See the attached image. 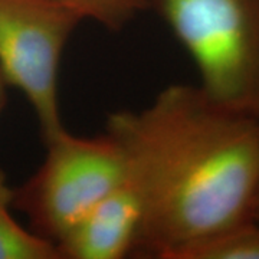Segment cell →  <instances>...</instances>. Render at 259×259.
<instances>
[{"instance_id":"obj_8","label":"cell","mask_w":259,"mask_h":259,"mask_svg":"<svg viewBox=\"0 0 259 259\" xmlns=\"http://www.w3.org/2000/svg\"><path fill=\"white\" fill-rule=\"evenodd\" d=\"M75 10L83 20L110 32H121L148 10L147 0H51Z\"/></svg>"},{"instance_id":"obj_6","label":"cell","mask_w":259,"mask_h":259,"mask_svg":"<svg viewBox=\"0 0 259 259\" xmlns=\"http://www.w3.org/2000/svg\"><path fill=\"white\" fill-rule=\"evenodd\" d=\"M13 193L15 187L0 170V259H59L52 242L15 219L12 213Z\"/></svg>"},{"instance_id":"obj_1","label":"cell","mask_w":259,"mask_h":259,"mask_svg":"<svg viewBox=\"0 0 259 259\" xmlns=\"http://www.w3.org/2000/svg\"><path fill=\"white\" fill-rule=\"evenodd\" d=\"M107 133L125 156L143 204L136 253L179 255L253 218L259 120L225 108L199 85H168L139 111H115Z\"/></svg>"},{"instance_id":"obj_5","label":"cell","mask_w":259,"mask_h":259,"mask_svg":"<svg viewBox=\"0 0 259 259\" xmlns=\"http://www.w3.org/2000/svg\"><path fill=\"white\" fill-rule=\"evenodd\" d=\"M143 204L128 179L83 214L55 243L59 259H122L136 253Z\"/></svg>"},{"instance_id":"obj_9","label":"cell","mask_w":259,"mask_h":259,"mask_svg":"<svg viewBox=\"0 0 259 259\" xmlns=\"http://www.w3.org/2000/svg\"><path fill=\"white\" fill-rule=\"evenodd\" d=\"M8 88H9V85H8L5 76H3L2 71H0V114L5 110L6 102H8Z\"/></svg>"},{"instance_id":"obj_3","label":"cell","mask_w":259,"mask_h":259,"mask_svg":"<svg viewBox=\"0 0 259 259\" xmlns=\"http://www.w3.org/2000/svg\"><path fill=\"white\" fill-rule=\"evenodd\" d=\"M44 163L15 187L13 207L29 228L55 245L88 210L128 179L120 144L107 131L78 137L65 128L45 141Z\"/></svg>"},{"instance_id":"obj_2","label":"cell","mask_w":259,"mask_h":259,"mask_svg":"<svg viewBox=\"0 0 259 259\" xmlns=\"http://www.w3.org/2000/svg\"><path fill=\"white\" fill-rule=\"evenodd\" d=\"M192 58L199 88L259 120V0H147Z\"/></svg>"},{"instance_id":"obj_7","label":"cell","mask_w":259,"mask_h":259,"mask_svg":"<svg viewBox=\"0 0 259 259\" xmlns=\"http://www.w3.org/2000/svg\"><path fill=\"white\" fill-rule=\"evenodd\" d=\"M177 259H259V221L225 228L189 246Z\"/></svg>"},{"instance_id":"obj_4","label":"cell","mask_w":259,"mask_h":259,"mask_svg":"<svg viewBox=\"0 0 259 259\" xmlns=\"http://www.w3.org/2000/svg\"><path fill=\"white\" fill-rule=\"evenodd\" d=\"M82 22L75 10L51 0H0V71L28 100L44 141L65 130L59 72Z\"/></svg>"},{"instance_id":"obj_10","label":"cell","mask_w":259,"mask_h":259,"mask_svg":"<svg viewBox=\"0 0 259 259\" xmlns=\"http://www.w3.org/2000/svg\"><path fill=\"white\" fill-rule=\"evenodd\" d=\"M253 218L259 221V183H258V192H256V200H255V210H253Z\"/></svg>"}]
</instances>
